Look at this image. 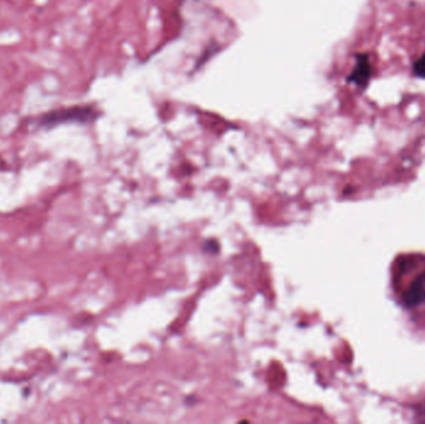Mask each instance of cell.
Returning <instances> with one entry per match:
<instances>
[{
	"label": "cell",
	"mask_w": 425,
	"mask_h": 424,
	"mask_svg": "<svg viewBox=\"0 0 425 424\" xmlns=\"http://www.w3.org/2000/svg\"><path fill=\"white\" fill-rule=\"evenodd\" d=\"M370 75H372V66H370V57L366 54H361L357 56L356 65L351 75L348 76V81L356 87L365 89L370 82Z\"/></svg>",
	"instance_id": "obj_1"
},
{
	"label": "cell",
	"mask_w": 425,
	"mask_h": 424,
	"mask_svg": "<svg viewBox=\"0 0 425 424\" xmlns=\"http://www.w3.org/2000/svg\"><path fill=\"white\" fill-rule=\"evenodd\" d=\"M403 303L408 308H413L425 300V272L420 274L410 284L409 288L405 290L403 295Z\"/></svg>",
	"instance_id": "obj_2"
},
{
	"label": "cell",
	"mask_w": 425,
	"mask_h": 424,
	"mask_svg": "<svg viewBox=\"0 0 425 424\" xmlns=\"http://www.w3.org/2000/svg\"><path fill=\"white\" fill-rule=\"evenodd\" d=\"M413 71H414L415 76H418L420 79H425V54H423L418 60L415 61L414 65H413Z\"/></svg>",
	"instance_id": "obj_3"
}]
</instances>
